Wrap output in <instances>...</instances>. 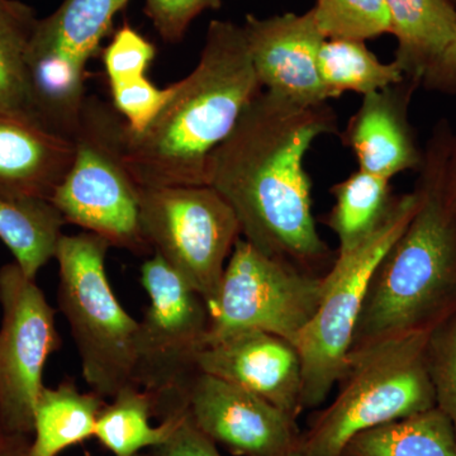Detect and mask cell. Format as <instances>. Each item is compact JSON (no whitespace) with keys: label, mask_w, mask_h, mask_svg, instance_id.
<instances>
[{"label":"cell","mask_w":456,"mask_h":456,"mask_svg":"<svg viewBox=\"0 0 456 456\" xmlns=\"http://www.w3.org/2000/svg\"><path fill=\"white\" fill-rule=\"evenodd\" d=\"M338 126L327 103L299 106L261 90L213 152L207 173V185L230 204L248 244L316 275L336 257L318 233L305 160Z\"/></svg>","instance_id":"1"},{"label":"cell","mask_w":456,"mask_h":456,"mask_svg":"<svg viewBox=\"0 0 456 456\" xmlns=\"http://www.w3.org/2000/svg\"><path fill=\"white\" fill-rule=\"evenodd\" d=\"M454 131L435 125L415 191L419 207L375 269L349 353L402 336L431 334L456 314V213L444 191Z\"/></svg>","instance_id":"2"},{"label":"cell","mask_w":456,"mask_h":456,"mask_svg":"<svg viewBox=\"0 0 456 456\" xmlns=\"http://www.w3.org/2000/svg\"><path fill=\"white\" fill-rule=\"evenodd\" d=\"M261 92L244 27L212 20L200 61L143 134L126 127L125 160L140 188L207 185L209 160Z\"/></svg>","instance_id":"3"},{"label":"cell","mask_w":456,"mask_h":456,"mask_svg":"<svg viewBox=\"0 0 456 456\" xmlns=\"http://www.w3.org/2000/svg\"><path fill=\"white\" fill-rule=\"evenodd\" d=\"M428 335L402 336L353 351L338 395L301 434L305 456H342L360 432L436 407L426 362Z\"/></svg>","instance_id":"4"},{"label":"cell","mask_w":456,"mask_h":456,"mask_svg":"<svg viewBox=\"0 0 456 456\" xmlns=\"http://www.w3.org/2000/svg\"><path fill=\"white\" fill-rule=\"evenodd\" d=\"M110 245L94 233L62 235L57 246V305L68 321L93 392L112 399L134 383L139 321L123 308L110 283ZM136 386V384H134Z\"/></svg>","instance_id":"5"},{"label":"cell","mask_w":456,"mask_h":456,"mask_svg":"<svg viewBox=\"0 0 456 456\" xmlns=\"http://www.w3.org/2000/svg\"><path fill=\"white\" fill-rule=\"evenodd\" d=\"M73 141V163L50 202L66 224L110 248L152 253L141 228V188L126 165L125 119L101 99L86 98Z\"/></svg>","instance_id":"6"},{"label":"cell","mask_w":456,"mask_h":456,"mask_svg":"<svg viewBox=\"0 0 456 456\" xmlns=\"http://www.w3.org/2000/svg\"><path fill=\"white\" fill-rule=\"evenodd\" d=\"M417 207L415 189L395 196L377 230L350 253L338 255L326 273L322 302L294 345L302 362V411L320 407L338 383L375 269Z\"/></svg>","instance_id":"7"},{"label":"cell","mask_w":456,"mask_h":456,"mask_svg":"<svg viewBox=\"0 0 456 456\" xmlns=\"http://www.w3.org/2000/svg\"><path fill=\"white\" fill-rule=\"evenodd\" d=\"M140 220L152 254L175 270L209 310L241 236L230 204L209 185L141 188Z\"/></svg>","instance_id":"8"},{"label":"cell","mask_w":456,"mask_h":456,"mask_svg":"<svg viewBox=\"0 0 456 456\" xmlns=\"http://www.w3.org/2000/svg\"><path fill=\"white\" fill-rule=\"evenodd\" d=\"M323 294L325 275L305 272L239 239L224 268L217 301L209 308L204 346L248 330L296 345Z\"/></svg>","instance_id":"9"},{"label":"cell","mask_w":456,"mask_h":456,"mask_svg":"<svg viewBox=\"0 0 456 456\" xmlns=\"http://www.w3.org/2000/svg\"><path fill=\"white\" fill-rule=\"evenodd\" d=\"M140 274L149 307L139 322L134 383L152 395L155 415L164 419L198 370L209 310L202 297L159 255L152 254L142 264Z\"/></svg>","instance_id":"10"},{"label":"cell","mask_w":456,"mask_h":456,"mask_svg":"<svg viewBox=\"0 0 456 456\" xmlns=\"http://www.w3.org/2000/svg\"><path fill=\"white\" fill-rule=\"evenodd\" d=\"M0 428L32 436L45 365L61 347L56 314L17 263L0 268Z\"/></svg>","instance_id":"11"},{"label":"cell","mask_w":456,"mask_h":456,"mask_svg":"<svg viewBox=\"0 0 456 456\" xmlns=\"http://www.w3.org/2000/svg\"><path fill=\"white\" fill-rule=\"evenodd\" d=\"M208 439L237 456H288L299 449L297 419L241 387L197 370L176 399Z\"/></svg>","instance_id":"12"},{"label":"cell","mask_w":456,"mask_h":456,"mask_svg":"<svg viewBox=\"0 0 456 456\" xmlns=\"http://www.w3.org/2000/svg\"><path fill=\"white\" fill-rule=\"evenodd\" d=\"M242 27L261 88L299 106L330 101L318 73V53L326 38L311 9L268 18L248 14Z\"/></svg>","instance_id":"13"},{"label":"cell","mask_w":456,"mask_h":456,"mask_svg":"<svg viewBox=\"0 0 456 456\" xmlns=\"http://www.w3.org/2000/svg\"><path fill=\"white\" fill-rule=\"evenodd\" d=\"M197 367L266 399L293 419L302 412L301 356L281 336L259 330L237 332L204 346Z\"/></svg>","instance_id":"14"},{"label":"cell","mask_w":456,"mask_h":456,"mask_svg":"<svg viewBox=\"0 0 456 456\" xmlns=\"http://www.w3.org/2000/svg\"><path fill=\"white\" fill-rule=\"evenodd\" d=\"M419 80L404 77L388 88L362 95V102L342 131L341 141L358 160L359 169L391 180L419 170L424 150L410 122V104Z\"/></svg>","instance_id":"15"},{"label":"cell","mask_w":456,"mask_h":456,"mask_svg":"<svg viewBox=\"0 0 456 456\" xmlns=\"http://www.w3.org/2000/svg\"><path fill=\"white\" fill-rule=\"evenodd\" d=\"M74 152L73 140L40 123L0 114V197L51 200Z\"/></svg>","instance_id":"16"},{"label":"cell","mask_w":456,"mask_h":456,"mask_svg":"<svg viewBox=\"0 0 456 456\" xmlns=\"http://www.w3.org/2000/svg\"><path fill=\"white\" fill-rule=\"evenodd\" d=\"M130 0H64L50 17L38 20L28 55L61 57L86 69L112 27L114 17ZM27 55V56H28Z\"/></svg>","instance_id":"17"},{"label":"cell","mask_w":456,"mask_h":456,"mask_svg":"<svg viewBox=\"0 0 456 456\" xmlns=\"http://www.w3.org/2000/svg\"><path fill=\"white\" fill-rule=\"evenodd\" d=\"M397 38L393 61L404 77L422 82L425 71L454 35L456 7L450 0H386Z\"/></svg>","instance_id":"18"},{"label":"cell","mask_w":456,"mask_h":456,"mask_svg":"<svg viewBox=\"0 0 456 456\" xmlns=\"http://www.w3.org/2000/svg\"><path fill=\"white\" fill-rule=\"evenodd\" d=\"M106 404V398L95 392H80L73 379L56 388L45 386L33 412L32 455L59 456L94 437L99 413Z\"/></svg>","instance_id":"19"},{"label":"cell","mask_w":456,"mask_h":456,"mask_svg":"<svg viewBox=\"0 0 456 456\" xmlns=\"http://www.w3.org/2000/svg\"><path fill=\"white\" fill-rule=\"evenodd\" d=\"M65 224L50 200L0 197V241L28 278L36 279L38 272L55 259Z\"/></svg>","instance_id":"20"},{"label":"cell","mask_w":456,"mask_h":456,"mask_svg":"<svg viewBox=\"0 0 456 456\" xmlns=\"http://www.w3.org/2000/svg\"><path fill=\"white\" fill-rule=\"evenodd\" d=\"M342 456H456V435L437 407L360 432Z\"/></svg>","instance_id":"21"},{"label":"cell","mask_w":456,"mask_h":456,"mask_svg":"<svg viewBox=\"0 0 456 456\" xmlns=\"http://www.w3.org/2000/svg\"><path fill=\"white\" fill-rule=\"evenodd\" d=\"M152 415V395L130 384L101 411L94 437L114 456H136L142 450L158 448L173 434L178 413L167 417L159 426L150 422Z\"/></svg>","instance_id":"22"},{"label":"cell","mask_w":456,"mask_h":456,"mask_svg":"<svg viewBox=\"0 0 456 456\" xmlns=\"http://www.w3.org/2000/svg\"><path fill=\"white\" fill-rule=\"evenodd\" d=\"M389 183L359 169L330 189L335 203L325 224L338 236V255L358 248L382 224L395 198Z\"/></svg>","instance_id":"23"},{"label":"cell","mask_w":456,"mask_h":456,"mask_svg":"<svg viewBox=\"0 0 456 456\" xmlns=\"http://www.w3.org/2000/svg\"><path fill=\"white\" fill-rule=\"evenodd\" d=\"M37 22L28 5L0 0V114L42 125L33 104L27 65Z\"/></svg>","instance_id":"24"},{"label":"cell","mask_w":456,"mask_h":456,"mask_svg":"<svg viewBox=\"0 0 456 456\" xmlns=\"http://www.w3.org/2000/svg\"><path fill=\"white\" fill-rule=\"evenodd\" d=\"M318 73L330 99L347 92L370 94L406 77L395 61L384 64L365 42L355 40H325L318 53Z\"/></svg>","instance_id":"25"},{"label":"cell","mask_w":456,"mask_h":456,"mask_svg":"<svg viewBox=\"0 0 456 456\" xmlns=\"http://www.w3.org/2000/svg\"><path fill=\"white\" fill-rule=\"evenodd\" d=\"M311 11L326 40L365 42L392 33L386 0H316Z\"/></svg>","instance_id":"26"},{"label":"cell","mask_w":456,"mask_h":456,"mask_svg":"<svg viewBox=\"0 0 456 456\" xmlns=\"http://www.w3.org/2000/svg\"><path fill=\"white\" fill-rule=\"evenodd\" d=\"M426 362L436 407L448 417L456 435V314L428 335Z\"/></svg>","instance_id":"27"},{"label":"cell","mask_w":456,"mask_h":456,"mask_svg":"<svg viewBox=\"0 0 456 456\" xmlns=\"http://www.w3.org/2000/svg\"><path fill=\"white\" fill-rule=\"evenodd\" d=\"M113 108L125 119L132 136L143 134L167 103L173 86L160 89L146 77L110 83Z\"/></svg>","instance_id":"28"},{"label":"cell","mask_w":456,"mask_h":456,"mask_svg":"<svg viewBox=\"0 0 456 456\" xmlns=\"http://www.w3.org/2000/svg\"><path fill=\"white\" fill-rule=\"evenodd\" d=\"M155 46L131 26H122L103 53L108 82L145 77L155 59Z\"/></svg>","instance_id":"29"},{"label":"cell","mask_w":456,"mask_h":456,"mask_svg":"<svg viewBox=\"0 0 456 456\" xmlns=\"http://www.w3.org/2000/svg\"><path fill=\"white\" fill-rule=\"evenodd\" d=\"M221 4V0H145V12L163 40L176 44L200 13Z\"/></svg>","instance_id":"30"},{"label":"cell","mask_w":456,"mask_h":456,"mask_svg":"<svg viewBox=\"0 0 456 456\" xmlns=\"http://www.w3.org/2000/svg\"><path fill=\"white\" fill-rule=\"evenodd\" d=\"M154 456H222L217 445L191 424L184 412H178L175 428L163 445L151 450Z\"/></svg>","instance_id":"31"},{"label":"cell","mask_w":456,"mask_h":456,"mask_svg":"<svg viewBox=\"0 0 456 456\" xmlns=\"http://www.w3.org/2000/svg\"><path fill=\"white\" fill-rule=\"evenodd\" d=\"M421 86L428 92L456 95V25L452 40L425 71Z\"/></svg>","instance_id":"32"},{"label":"cell","mask_w":456,"mask_h":456,"mask_svg":"<svg viewBox=\"0 0 456 456\" xmlns=\"http://www.w3.org/2000/svg\"><path fill=\"white\" fill-rule=\"evenodd\" d=\"M0 456H33L31 436L11 434L0 428Z\"/></svg>","instance_id":"33"},{"label":"cell","mask_w":456,"mask_h":456,"mask_svg":"<svg viewBox=\"0 0 456 456\" xmlns=\"http://www.w3.org/2000/svg\"><path fill=\"white\" fill-rule=\"evenodd\" d=\"M444 191L446 200L456 213V132L450 142L448 156H446L445 170H444Z\"/></svg>","instance_id":"34"},{"label":"cell","mask_w":456,"mask_h":456,"mask_svg":"<svg viewBox=\"0 0 456 456\" xmlns=\"http://www.w3.org/2000/svg\"><path fill=\"white\" fill-rule=\"evenodd\" d=\"M288 456H305V455L302 454L301 450L297 449L296 452H290V454Z\"/></svg>","instance_id":"35"},{"label":"cell","mask_w":456,"mask_h":456,"mask_svg":"<svg viewBox=\"0 0 456 456\" xmlns=\"http://www.w3.org/2000/svg\"><path fill=\"white\" fill-rule=\"evenodd\" d=\"M450 2H452V4H454V5H455V7H456V0H450Z\"/></svg>","instance_id":"36"},{"label":"cell","mask_w":456,"mask_h":456,"mask_svg":"<svg viewBox=\"0 0 456 456\" xmlns=\"http://www.w3.org/2000/svg\"><path fill=\"white\" fill-rule=\"evenodd\" d=\"M136 456H151V454H146V455L139 454V455H136Z\"/></svg>","instance_id":"37"},{"label":"cell","mask_w":456,"mask_h":456,"mask_svg":"<svg viewBox=\"0 0 456 456\" xmlns=\"http://www.w3.org/2000/svg\"><path fill=\"white\" fill-rule=\"evenodd\" d=\"M150 454H151V452H150ZM151 456H154V455L151 454Z\"/></svg>","instance_id":"38"},{"label":"cell","mask_w":456,"mask_h":456,"mask_svg":"<svg viewBox=\"0 0 456 456\" xmlns=\"http://www.w3.org/2000/svg\"></svg>","instance_id":"39"}]
</instances>
